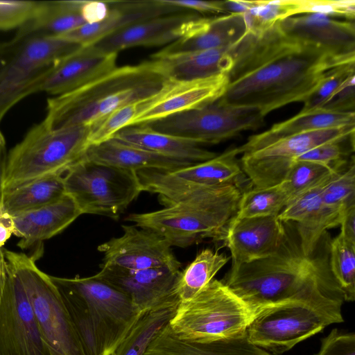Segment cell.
<instances>
[{
    "instance_id": "obj_10",
    "label": "cell",
    "mask_w": 355,
    "mask_h": 355,
    "mask_svg": "<svg viewBox=\"0 0 355 355\" xmlns=\"http://www.w3.org/2000/svg\"><path fill=\"white\" fill-rule=\"evenodd\" d=\"M64 174L65 193L73 198L81 214L117 220L143 191L136 172L83 157Z\"/></svg>"
},
{
    "instance_id": "obj_39",
    "label": "cell",
    "mask_w": 355,
    "mask_h": 355,
    "mask_svg": "<svg viewBox=\"0 0 355 355\" xmlns=\"http://www.w3.org/2000/svg\"><path fill=\"white\" fill-rule=\"evenodd\" d=\"M322 202L340 214L355 205V164L354 158L349 164L339 168L325 185Z\"/></svg>"
},
{
    "instance_id": "obj_5",
    "label": "cell",
    "mask_w": 355,
    "mask_h": 355,
    "mask_svg": "<svg viewBox=\"0 0 355 355\" xmlns=\"http://www.w3.org/2000/svg\"><path fill=\"white\" fill-rule=\"evenodd\" d=\"M91 126L51 128L44 121L32 127L8 153L4 191L28 182L64 174L89 147Z\"/></svg>"
},
{
    "instance_id": "obj_7",
    "label": "cell",
    "mask_w": 355,
    "mask_h": 355,
    "mask_svg": "<svg viewBox=\"0 0 355 355\" xmlns=\"http://www.w3.org/2000/svg\"><path fill=\"white\" fill-rule=\"evenodd\" d=\"M339 300H295L257 312L246 332L249 340L268 353L279 355L326 327L344 322Z\"/></svg>"
},
{
    "instance_id": "obj_42",
    "label": "cell",
    "mask_w": 355,
    "mask_h": 355,
    "mask_svg": "<svg viewBox=\"0 0 355 355\" xmlns=\"http://www.w3.org/2000/svg\"><path fill=\"white\" fill-rule=\"evenodd\" d=\"M290 17L301 14L320 13L332 17H343L353 21L355 17V1L289 0Z\"/></svg>"
},
{
    "instance_id": "obj_14",
    "label": "cell",
    "mask_w": 355,
    "mask_h": 355,
    "mask_svg": "<svg viewBox=\"0 0 355 355\" xmlns=\"http://www.w3.org/2000/svg\"><path fill=\"white\" fill-rule=\"evenodd\" d=\"M0 355H51L24 286L8 263L0 302Z\"/></svg>"
},
{
    "instance_id": "obj_49",
    "label": "cell",
    "mask_w": 355,
    "mask_h": 355,
    "mask_svg": "<svg viewBox=\"0 0 355 355\" xmlns=\"http://www.w3.org/2000/svg\"><path fill=\"white\" fill-rule=\"evenodd\" d=\"M8 152L6 141L4 135L0 130V213L2 211L4 195V180L6 177Z\"/></svg>"
},
{
    "instance_id": "obj_2",
    "label": "cell",
    "mask_w": 355,
    "mask_h": 355,
    "mask_svg": "<svg viewBox=\"0 0 355 355\" xmlns=\"http://www.w3.org/2000/svg\"><path fill=\"white\" fill-rule=\"evenodd\" d=\"M285 234L272 255L232 266L222 282L256 313L269 306L295 300H339L344 295L329 264L331 238L325 232L307 254L301 246L296 224L284 222Z\"/></svg>"
},
{
    "instance_id": "obj_31",
    "label": "cell",
    "mask_w": 355,
    "mask_h": 355,
    "mask_svg": "<svg viewBox=\"0 0 355 355\" xmlns=\"http://www.w3.org/2000/svg\"><path fill=\"white\" fill-rule=\"evenodd\" d=\"M355 125L354 112H336L318 109L298 113L284 121L275 123L268 130L249 137L237 148L239 154L255 150L279 139L313 130Z\"/></svg>"
},
{
    "instance_id": "obj_33",
    "label": "cell",
    "mask_w": 355,
    "mask_h": 355,
    "mask_svg": "<svg viewBox=\"0 0 355 355\" xmlns=\"http://www.w3.org/2000/svg\"><path fill=\"white\" fill-rule=\"evenodd\" d=\"M180 302L174 297L144 311L111 355H143L155 334L173 318Z\"/></svg>"
},
{
    "instance_id": "obj_41",
    "label": "cell",
    "mask_w": 355,
    "mask_h": 355,
    "mask_svg": "<svg viewBox=\"0 0 355 355\" xmlns=\"http://www.w3.org/2000/svg\"><path fill=\"white\" fill-rule=\"evenodd\" d=\"M353 73H355V62L343 64L330 70L303 102L299 113L321 109L341 84Z\"/></svg>"
},
{
    "instance_id": "obj_19",
    "label": "cell",
    "mask_w": 355,
    "mask_h": 355,
    "mask_svg": "<svg viewBox=\"0 0 355 355\" xmlns=\"http://www.w3.org/2000/svg\"><path fill=\"white\" fill-rule=\"evenodd\" d=\"M284 234V223L277 216L234 218L216 241L225 243L232 266H239L273 254Z\"/></svg>"
},
{
    "instance_id": "obj_47",
    "label": "cell",
    "mask_w": 355,
    "mask_h": 355,
    "mask_svg": "<svg viewBox=\"0 0 355 355\" xmlns=\"http://www.w3.org/2000/svg\"><path fill=\"white\" fill-rule=\"evenodd\" d=\"M164 3L198 14L227 15L223 1L162 0Z\"/></svg>"
},
{
    "instance_id": "obj_11",
    "label": "cell",
    "mask_w": 355,
    "mask_h": 355,
    "mask_svg": "<svg viewBox=\"0 0 355 355\" xmlns=\"http://www.w3.org/2000/svg\"><path fill=\"white\" fill-rule=\"evenodd\" d=\"M236 148L209 160L173 171H137L143 191L157 194L166 207L217 185L233 184L240 189L247 178L236 159Z\"/></svg>"
},
{
    "instance_id": "obj_44",
    "label": "cell",
    "mask_w": 355,
    "mask_h": 355,
    "mask_svg": "<svg viewBox=\"0 0 355 355\" xmlns=\"http://www.w3.org/2000/svg\"><path fill=\"white\" fill-rule=\"evenodd\" d=\"M38 1L0 0V30L18 28L33 13Z\"/></svg>"
},
{
    "instance_id": "obj_38",
    "label": "cell",
    "mask_w": 355,
    "mask_h": 355,
    "mask_svg": "<svg viewBox=\"0 0 355 355\" xmlns=\"http://www.w3.org/2000/svg\"><path fill=\"white\" fill-rule=\"evenodd\" d=\"M345 164L347 162L331 167L313 162L295 161L279 184L286 193L289 202L300 193L321 182L336 168Z\"/></svg>"
},
{
    "instance_id": "obj_18",
    "label": "cell",
    "mask_w": 355,
    "mask_h": 355,
    "mask_svg": "<svg viewBox=\"0 0 355 355\" xmlns=\"http://www.w3.org/2000/svg\"><path fill=\"white\" fill-rule=\"evenodd\" d=\"M117 55L94 45L81 46L57 60L38 80L33 94L55 96L77 89L116 68Z\"/></svg>"
},
{
    "instance_id": "obj_48",
    "label": "cell",
    "mask_w": 355,
    "mask_h": 355,
    "mask_svg": "<svg viewBox=\"0 0 355 355\" xmlns=\"http://www.w3.org/2000/svg\"><path fill=\"white\" fill-rule=\"evenodd\" d=\"M340 226V234L349 243L355 245V205L344 212Z\"/></svg>"
},
{
    "instance_id": "obj_35",
    "label": "cell",
    "mask_w": 355,
    "mask_h": 355,
    "mask_svg": "<svg viewBox=\"0 0 355 355\" xmlns=\"http://www.w3.org/2000/svg\"><path fill=\"white\" fill-rule=\"evenodd\" d=\"M288 202V198L280 184L242 191L234 218L278 216Z\"/></svg>"
},
{
    "instance_id": "obj_20",
    "label": "cell",
    "mask_w": 355,
    "mask_h": 355,
    "mask_svg": "<svg viewBox=\"0 0 355 355\" xmlns=\"http://www.w3.org/2000/svg\"><path fill=\"white\" fill-rule=\"evenodd\" d=\"M202 17L181 11L150 18L119 31L93 44L105 53H118L135 46L169 44L189 32Z\"/></svg>"
},
{
    "instance_id": "obj_25",
    "label": "cell",
    "mask_w": 355,
    "mask_h": 355,
    "mask_svg": "<svg viewBox=\"0 0 355 355\" xmlns=\"http://www.w3.org/2000/svg\"><path fill=\"white\" fill-rule=\"evenodd\" d=\"M243 14H227L214 18L202 17L186 35L166 45L151 57L229 47L247 33Z\"/></svg>"
},
{
    "instance_id": "obj_46",
    "label": "cell",
    "mask_w": 355,
    "mask_h": 355,
    "mask_svg": "<svg viewBox=\"0 0 355 355\" xmlns=\"http://www.w3.org/2000/svg\"><path fill=\"white\" fill-rule=\"evenodd\" d=\"M355 73L350 75L321 109L336 112H354Z\"/></svg>"
},
{
    "instance_id": "obj_45",
    "label": "cell",
    "mask_w": 355,
    "mask_h": 355,
    "mask_svg": "<svg viewBox=\"0 0 355 355\" xmlns=\"http://www.w3.org/2000/svg\"><path fill=\"white\" fill-rule=\"evenodd\" d=\"M314 355H355V334L332 329L321 340L320 349Z\"/></svg>"
},
{
    "instance_id": "obj_13",
    "label": "cell",
    "mask_w": 355,
    "mask_h": 355,
    "mask_svg": "<svg viewBox=\"0 0 355 355\" xmlns=\"http://www.w3.org/2000/svg\"><path fill=\"white\" fill-rule=\"evenodd\" d=\"M354 130L355 125H347L309 131L279 139L241 154V169L253 187L277 185L284 180L297 157L321 144L354 136Z\"/></svg>"
},
{
    "instance_id": "obj_8",
    "label": "cell",
    "mask_w": 355,
    "mask_h": 355,
    "mask_svg": "<svg viewBox=\"0 0 355 355\" xmlns=\"http://www.w3.org/2000/svg\"><path fill=\"white\" fill-rule=\"evenodd\" d=\"M9 266L20 279L40 330L51 355H87L61 293L33 257L3 250Z\"/></svg>"
},
{
    "instance_id": "obj_22",
    "label": "cell",
    "mask_w": 355,
    "mask_h": 355,
    "mask_svg": "<svg viewBox=\"0 0 355 355\" xmlns=\"http://www.w3.org/2000/svg\"><path fill=\"white\" fill-rule=\"evenodd\" d=\"M228 83L227 73L189 81L168 80L155 101L130 125L148 123L212 103L223 95Z\"/></svg>"
},
{
    "instance_id": "obj_29",
    "label": "cell",
    "mask_w": 355,
    "mask_h": 355,
    "mask_svg": "<svg viewBox=\"0 0 355 355\" xmlns=\"http://www.w3.org/2000/svg\"><path fill=\"white\" fill-rule=\"evenodd\" d=\"M83 157L96 163L135 172L147 169L173 171L193 164L153 153L114 138L89 146Z\"/></svg>"
},
{
    "instance_id": "obj_51",
    "label": "cell",
    "mask_w": 355,
    "mask_h": 355,
    "mask_svg": "<svg viewBox=\"0 0 355 355\" xmlns=\"http://www.w3.org/2000/svg\"><path fill=\"white\" fill-rule=\"evenodd\" d=\"M254 1L226 0L223 6L226 14H243L253 6Z\"/></svg>"
},
{
    "instance_id": "obj_30",
    "label": "cell",
    "mask_w": 355,
    "mask_h": 355,
    "mask_svg": "<svg viewBox=\"0 0 355 355\" xmlns=\"http://www.w3.org/2000/svg\"><path fill=\"white\" fill-rule=\"evenodd\" d=\"M112 138L164 156L191 163H200L218 154L206 150L200 143L185 138L159 132L146 124L127 126Z\"/></svg>"
},
{
    "instance_id": "obj_37",
    "label": "cell",
    "mask_w": 355,
    "mask_h": 355,
    "mask_svg": "<svg viewBox=\"0 0 355 355\" xmlns=\"http://www.w3.org/2000/svg\"><path fill=\"white\" fill-rule=\"evenodd\" d=\"M157 93L121 107L92 125L89 135V145L106 141L120 130L129 126L135 119L155 102Z\"/></svg>"
},
{
    "instance_id": "obj_21",
    "label": "cell",
    "mask_w": 355,
    "mask_h": 355,
    "mask_svg": "<svg viewBox=\"0 0 355 355\" xmlns=\"http://www.w3.org/2000/svg\"><path fill=\"white\" fill-rule=\"evenodd\" d=\"M180 271L167 266L132 270L101 265L96 275L128 295L143 311L178 297L175 285Z\"/></svg>"
},
{
    "instance_id": "obj_17",
    "label": "cell",
    "mask_w": 355,
    "mask_h": 355,
    "mask_svg": "<svg viewBox=\"0 0 355 355\" xmlns=\"http://www.w3.org/2000/svg\"><path fill=\"white\" fill-rule=\"evenodd\" d=\"M109 9L108 1H38L33 15L17 29L15 36L57 38L101 21Z\"/></svg>"
},
{
    "instance_id": "obj_40",
    "label": "cell",
    "mask_w": 355,
    "mask_h": 355,
    "mask_svg": "<svg viewBox=\"0 0 355 355\" xmlns=\"http://www.w3.org/2000/svg\"><path fill=\"white\" fill-rule=\"evenodd\" d=\"M344 165L338 167L324 180L317 185L300 193L291 200L278 215L282 222L300 223L315 212L322 204V193L335 173Z\"/></svg>"
},
{
    "instance_id": "obj_43",
    "label": "cell",
    "mask_w": 355,
    "mask_h": 355,
    "mask_svg": "<svg viewBox=\"0 0 355 355\" xmlns=\"http://www.w3.org/2000/svg\"><path fill=\"white\" fill-rule=\"evenodd\" d=\"M347 139L318 146L297 157L295 162H313L334 167L347 162L345 159L346 157L351 152H354V146H347L344 145L345 144H343Z\"/></svg>"
},
{
    "instance_id": "obj_32",
    "label": "cell",
    "mask_w": 355,
    "mask_h": 355,
    "mask_svg": "<svg viewBox=\"0 0 355 355\" xmlns=\"http://www.w3.org/2000/svg\"><path fill=\"white\" fill-rule=\"evenodd\" d=\"M64 195L63 174L43 177L5 191L2 211L14 216L55 202Z\"/></svg>"
},
{
    "instance_id": "obj_36",
    "label": "cell",
    "mask_w": 355,
    "mask_h": 355,
    "mask_svg": "<svg viewBox=\"0 0 355 355\" xmlns=\"http://www.w3.org/2000/svg\"><path fill=\"white\" fill-rule=\"evenodd\" d=\"M331 272L347 302L355 300V245L340 233L331 239L329 249Z\"/></svg>"
},
{
    "instance_id": "obj_15",
    "label": "cell",
    "mask_w": 355,
    "mask_h": 355,
    "mask_svg": "<svg viewBox=\"0 0 355 355\" xmlns=\"http://www.w3.org/2000/svg\"><path fill=\"white\" fill-rule=\"evenodd\" d=\"M123 234L98 245L104 254L103 266L132 270L171 267L181 268L171 245L162 236L136 225H122Z\"/></svg>"
},
{
    "instance_id": "obj_26",
    "label": "cell",
    "mask_w": 355,
    "mask_h": 355,
    "mask_svg": "<svg viewBox=\"0 0 355 355\" xmlns=\"http://www.w3.org/2000/svg\"><path fill=\"white\" fill-rule=\"evenodd\" d=\"M80 215L75 201L65 193L55 202L12 216L13 234L21 239L18 245L26 249L60 233Z\"/></svg>"
},
{
    "instance_id": "obj_28",
    "label": "cell",
    "mask_w": 355,
    "mask_h": 355,
    "mask_svg": "<svg viewBox=\"0 0 355 355\" xmlns=\"http://www.w3.org/2000/svg\"><path fill=\"white\" fill-rule=\"evenodd\" d=\"M232 46L151 57V60L168 80L203 79L230 72L234 63Z\"/></svg>"
},
{
    "instance_id": "obj_4",
    "label": "cell",
    "mask_w": 355,
    "mask_h": 355,
    "mask_svg": "<svg viewBox=\"0 0 355 355\" xmlns=\"http://www.w3.org/2000/svg\"><path fill=\"white\" fill-rule=\"evenodd\" d=\"M241 193L233 184L214 186L162 209L129 214L125 220L155 232L171 246L187 248L205 238L216 240L235 217Z\"/></svg>"
},
{
    "instance_id": "obj_23",
    "label": "cell",
    "mask_w": 355,
    "mask_h": 355,
    "mask_svg": "<svg viewBox=\"0 0 355 355\" xmlns=\"http://www.w3.org/2000/svg\"><path fill=\"white\" fill-rule=\"evenodd\" d=\"M277 23L283 33L289 37L315 45L335 56H355L353 21L309 13L286 17Z\"/></svg>"
},
{
    "instance_id": "obj_6",
    "label": "cell",
    "mask_w": 355,
    "mask_h": 355,
    "mask_svg": "<svg viewBox=\"0 0 355 355\" xmlns=\"http://www.w3.org/2000/svg\"><path fill=\"white\" fill-rule=\"evenodd\" d=\"M255 315L222 281L213 279L192 298L180 302L169 325L182 339L213 341L245 333Z\"/></svg>"
},
{
    "instance_id": "obj_16",
    "label": "cell",
    "mask_w": 355,
    "mask_h": 355,
    "mask_svg": "<svg viewBox=\"0 0 355 355\" xmlns=\"http://www.w3.org/2000/svg\"><path fill=\"white\" fill-rule=\"evenodd\" d=\"M50 277L57 286L73 293L89 305L120 343L144 311L128 295L96 274L88 277Z\"/></svg>"
},
{
    "instance_id": "obj_12",
    "label": "cell",
    "mask_w": 355,
    "mask_h": 355,
    "mask_svg": "<svg viewBox=\"0 0 355 355\" xmlns=\"http://www.w3.org/2000/svg\"><path fill=\"white\" fill-rule=\"evenodd\" d=\"M264 117L256 107L223 105L216 101L144 124L155 131L203 145L218 144L243 131L257 130L263 125Z\"/></svg>"
},
{
    "instance_id": "obj_34",
    "label": "cell",
    "mask_w": 355,
    "mask_h": 355,
    "mask_svg": "<svg viewBox=\"0 0 355 355\" xmlns=\"http://www.w3.org/2000/svg\"><path fill=\"white\" fill-rule=\"evenodd\" d=\"M229 258L210 249L200 251L194 260L180 271L175 293L180 302L196 295L209 283L216 273L227 263Z\"/></svg>"
},
{
    "instance_id": "obj_24",
    "label": "cell",
    "mask_w": 355,
    "mask_h": 355,
    "mask_svg": "<svg viewBox=\"0 0 355 355\" xmlns=\"http://www.w3.org/2000/svg\"><path fill=\"white\" fill-rule=\"evenodd\" d=\"M186 10L162 0L110 1V9L101 21L83 25L59 37L83 46L93 45L104 37L139 21Z\"/></svg>"
},
{
    "instance_id": "obj_50",
    "label": "cell",
    "mask_w": 355,
    "mask_h": 355,
    "mask_svg": "<svg viewBox=\"0 0 355 355\" xmlns=\"http://www.w3.org/2000/svg\"><path fill=\"white\" fill-rule=\"evenodd\" d=\"M14 231V222L12 216L8 213H0V248L10 239Z\"/></svg>"
},
{
    "instance_id": "obj_52",
    "label": "cell",
    "mask_w": 355,
    "mask_h": 355,
    "mask_svg": "<svg viewBox=\"0 0 355 355\" xmlns=\"http://www.w3.org/2000/svg\"><path fill=\"white\" fill-rule=\"evenodd\" d=\"M8 277V263L4 251L0 248V302L3 295Z\"/></svg>"
},
{
    "instance_id": "obj_27",
    "label": "cell",
    "mask_w": 355,
    "mask_h": 355,
    "mask_svg": "<svg viewBox=\"0 0 355 355\" xmlns=\"http://www.w3.org/2000/svg\"><path fill=\"white\" fill-rule=\"evenodd\" d=\"M143 355H270L253 345L247 332L213 341H189L179 338L169 322L153 336Z\"/></svg>"
},
{
    "instance_id": "obj_1",
    "label": "cell",
    "mask_w": 355,
    "mask_h": 355,
    "mask_svg": "<svg viewBox=\"0 0 355 355\" xmlns=\"http://www.w3.org/2000/svg\"><path fill=\"white\" fill-rule=\"evenodd\" d=\"M229 83L217 100L223 105L257 108L263 116L287 104L304 102L332 69L355 62L286 36L278 23L248 31L233 50Z\"/></svg>"
},
{
    "instance_id": "obj_9",
    "label": "cell",
    "mask_w": 355,
    "mask_h": 355,
    "mask_svg": "<svg viewBox=\"0 0 355 355\" xmlns=\"http://www.w3.org/2000/svg\"><path fill=\"white\" fill-rule=\"evenodd\" d=\"M81 45L60 38L15 37L0 42V125L17 103L33 94L38 80Z\"/></svg>"
},
{
    "instance_id": "obj_3",
    "label": "cell",
    "mask_w": 355,
    "mask_h": 355,
    "mask_svg": "<svg viewBox=\"0 0 355 355\" xmlns=\"http://www.w3.org/2000/svg\"><path fill=\"white\" fill-rule=\"evenodd\" d=\"M167 80L152 60L116 67L77 89L48 98L43 121L54 129L92 127L117 109L155 94Z\"/></svg>"
}]
</instances>
